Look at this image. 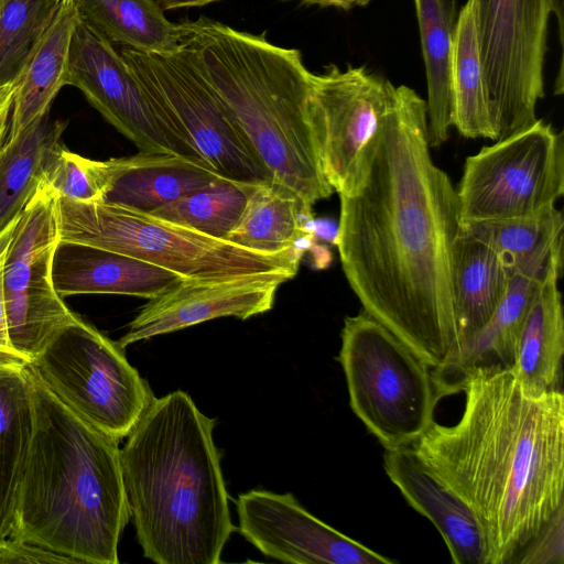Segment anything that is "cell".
<instances>
[{
	"mask_svg": "<svg viewBox=\"0 0 564 564\" xmlns=\"http://www.w3.org/2000/svg\"><path fill=\"white\" fill-rule=\"evenodd\" d=\"M430 148L426 101L395 86L339 193L335 245L364 310L443 377L462 350L451 265L463 223L456 188Z\"/></svg>",
	"mask_w": 564,
	"mask_h": 564,
	"instance_id": "cell-1",
	"label": "cell"
},
{
	"mask_svg": "<svg viewBox=\"0 0 564 564\" xmlns=\"http://www.w3.org/2000/svg\"><path fill=\"white\" fill-rule=\"evenodd\" d=\"M459 376L460 419L434 422L413 447L475 512L488 564L512 563L564 507V395L528 393L511 367Z\"/></svg>",
	"mask_w": 564,
	"mask_h": 564,
	"instance_id": "cell-2",
	"label": "cell"
},
{
	"mask_svg": "<svg viewBox=\"0 0 564 564\" xmlns=\"http://www.w3.org/2000/svg\"><path fill=\"white\" fill-rule=\"evenodd\" d=\"M215 425L175 390L152 398L120 449L138 542L158 564H218L236 530Z\"/></svg>",
	"mask_w": 564,
	"mask_h": 564,
	"instance_id": "cell-3",
	"label": "cell"
},
{
	"mask_svg": "<svg viewBox=\"0 0 564 564\" xmlns=\"http://www.w3.org/2000/svg\"><path fill=\"white\" fill-rule=\"evenodd\" d=\"M33 423L9 536L84 564H117L131 518L118 441L29 369Z\"/></svg>",
	"mask_w": 564,
	"mask_h": 564,
	"instance_id": "cell-4",
	"label": "cell"
},
{
	"mask_svg": "<svg viewBox=\"0 0 564 564\" xmlns=\"http://www.w3.org/2000/svg\"><path fill=\"white\" fill-rule=\"evenodd\" d=\"M181 46L251 143L270 180L310 208L334 189L310 120L313 73L299 50L200 17L178 23Z\"/></svg>",
	"mask_w": 564,
	"mask_h": 564,
	"instance_id": "cell-5",
	"label": "cell"
},
{
	"mask_svg": "<svg viewBox=\"0 0 564 564\" xmlns=\"http://www.w3.org/2000/svg\"><path fill=\"white\" fill-rule=\"evenodd\" d=\"M61 241L115 251L166 269L182 279L252 274L294 278L303 256L299 246L263 253L213 238L151 213L104 202L58 195Z\"/></svg>",
	"mask_w": 564,
	"mask_h": 564,
	"instance_id": "cell-6",
	"label": "cell"
},
{
	"mask_svg": "<svg viewBox=\"0 0 564 564\" xmlns=\"http://www.w3.org/2000/svg\"><path fill=\"white\" fill-rule=\"evenodd\" d=\"M340 337L337 359L354 413L386 449L415 444L435 422L447 384L365 310L345 318Z\"/></svg>",
	"mask_w": 564,
	"mask_h": 564,
	"instance_id": "cell-7",
	"label": "cell"
},
{
	"mask_svg": "<svg viewBox=\"0 0 564 564\" xmlns=\"http://www.w3.org/2000/svg\"><path fill=\"white\" fill-rule=\"evenodd\" d=\"M152 109L188 154L221 177L270 180L229 109L184 47L170 54L120 51Z\"/></svg>",
	"mask_w": 564,
	"mask_h": 564,
	"instance_id": "cell-8",
	"label": "cell"
},
{
	"mask_svg": "<svg viewBox=\"0 0 564 564\" xmlns=\"http://www.w3.org/2000/svg\"><path fill=\"white\" fill-rule=\"evenodd\" d=\"M28 367L66 406L118 442L153 398L118 341L79 316L62 327Z\"/></svg>",
	"mask_w": 564,
	"mask_h": 564,
	"instance_id": "cell-9",
	"label": "cell"
},
{
	"mask_svg": "<svg viewBox=\"0 0 564 564\" xmlns=\"http://www.w3.org/2000/svg\"><path fill=\"white\" fill-rule=\"evenodd\" d=\"M494 140L532 126L544 97L552 13L563 35V0H471Z\"/></svg>",
	"mask_w": 564,
	"mask_h": 564,
	"instance_id": "cell-10",
	"label": "cell"
},
{
	"mask_svg": "<svg viewBox=\"0 0 564 564\" xmlns=\"http://www.w3.org/2000/svg\"><path fill=\"white\" fill-rule=\"evenodd\" d=\"M462 223L523 217L564 194L563 133L536 120L466 159L456 189Z\"/></svg>",
	"mask_w": 564,
	"mask_h": 564,
	"instance_id": "cell-11",
	"label": "cell"
},
{
	"mask_svg": "<svg viewBox=\"0 0 564 564\" xmlns=\"http://www.w3.org/2000/svg\"><path fill=\"white\" fill-rule=\"evenodd\" d=\"M59 241L58 193L43 178L19 215L2 269L10 340L26 366L77 317L53 282Z\"/></svg>",
	"mask_w": 564,
	"mask_h": 564,
	"instance_id": "cell-12",
	"label": "cell"
},
{
	"mask_svg": "<svg viewBox=\"0 0 564 564\" xmlns=\"http://www.w3.org/2000/svg\"><path fill=\"white\" fill-rule=\"evenodd\" d=\"M395 86L365 66L335 64L312 76L310 120L323 174L338 194L389 109Z\"/></svg>",
	"mask_w": 564,
	"mask_h": 564,
	"instance_id": "cell-13",
	"label": "cell"
},
{
	"mask_svg": "<svg viewBox=\"0 0 564 564\" xmlns=\"http://www.w3.org/2000/svg\"><path fill=\"white\" fill-rule=\"evenodd\" d=\"M67 86L79 89L140 152L192 158L160 121L121 53L82 19L70 42Z\"/></svg>",
	"mask_w": 564,
	"mask_h": 564,
	"instance_id": "cell-14",
	"label": "cell"
},
{
	"mask_svg": "<svg viewBox=\"0 0 564 564\" xmlns=\"http://www.w3.org/2000/svg\"><path fill=\"white\" fill-rule=\"evenodd\" d=\"M238 531L267 557L292 564H393L314 517L290 494L252 489L236 500Z\"/></svg>",
	"mask_w": 564,
	"mask_h": 564,
	"instance_id": "cell-15",
	"label": "cell"
},
{
	"mask_svg": "<svg viewBox=\"0 0 564 564\" xmlns=\"http://www.w3.org/2000/svg\"><path fill=\"white\" fill-rule=\"evenodd\" d=\"M288 274H252L212 279H181L149 299L118 340L127 346L218 317L247 319L272 308Z\"/></svg>",
	"mask_w": 564,
	"mask_h": 564,
	"instance_id": "cell-16",
	"label": "cell"
},
{
	"mask_svg": "<svg viewBox=\"0 0 564 564\" xmlns=\"http://www.w3.org/2000/svg\"><path fill=\"white\" fill-rule=\"evenodd\" d=\"M383 466L408 503L437 529L453 563L488 564L487 539L475 512L413 445L386 449Z\"/></svg>",
	"mask_w": 564,
	"mask_h": 564,
	"instance_id": "cell-17",
	"label": "cell"
},
{
	"mask_svg": "<svg viewBox=\"0 0 564 564\" xmlns=\"http://www.w3.org/2000/svg\"><path fill=\"white\" fill-rule=\"evenodd\" d=\"M182 278L130 256L82 243L59 241L53 282L61 297L120 294L152 299Z\"/></svg>",
	"mask_w": 564,
	"mask_h": 564,
	"instance_id": "cell-18",
	"label": "cell"
},
{
	"mask_svg": "<svg viewBox=\"0 0 564 564\" xmlns=\"http://www.w3.org/2000/svg\"><path fill=\"white\" fill-rule=\"evenodd\" d=\"M100 202L151 213L219 177L204 163L173 153H148L105 161Z\"/></svg>",
	"mask_w": 564,
	"mask_h": 564,
	"instance_id": "cell-19",
	"label": "cell"
},
{
	"mask_svg": "<svg viewBox=\"0 0 564 564\" xmlns=\"http://www.w3.org/2000/svg\"><path fill=\"white\" fill-rule=\"evenodd\" d=\"M79 15L74 3H61L33 46L15 83L6 140L13 139L50 113L53 100L67 86L69 50Z\"/></svg>",
	"mask_w": 564,
	"mask_h": 564,
	"instance_id": "cell-20",
	"label": "cell"
},
{
	"mask_svg": "<svg viewBox=\"0 0 564 564\" xmlns=\"http://www.w3.org/2000/svg\"><path fill=\"white\" fill-rule=\"evenodd\" d=\"M511 276L500 256L462 227L451 265L453 306L462 349L491 319Z\"/></svg>",
	"mask_w": 564,
	"mask_h": 564,
	"instance_id": "cell-21",
	"label": "cell"
},
{
	"mask_svg": "<svg viewBox=\"0 0 564 564\" xmlns=\"http://www.w3.org/2000/svg\"><path fill=\"white\" fill-rule=\"evenodd\" d=\"M463 227L490 246L511 274L541 281L561 274L564 218L555 206L523 217L463 223Z\"/></svg>",
	"mask_w": 564,
	"mask_h": 564,
	"instance_id": "cell-22",
	"label": "cell"
},
{
	"mask_svg": "<svg viewBox=\"0 0 564 564\" xmlns=\"http://www.w3.org/2000/svg\"><path fill=\"white\" fill-rule=\"evenodd\" d=\"M560 273L540 285L525 316L511 366L530 394L562 391L564 317Z\"/></svg>",
	"mask_w": 564,
	"mask_h": 564,
	"instance_id": "cell-23",
	"label": "cell"
},
{
	"mask_svg": "<svg viewBox=\"0 0 564 564\" xmlns=\"http://www.w3.org/2000/svg\"><path fill=\"white\" fill-rule=\"evenodd\" d=\"M242 183L246 203L226 240L257 252L279 253L311 236L305 221L312 208L273 180Z\"/></svg>",
	"mask_w": 564,
	"mask_h": 564,
	"instance_id": "cell-24",
	"label": "cell"
},
{
	"mask_svg": "<svg viewBox=\"0 0 564 564\" xmlns=\"http://www.w3.org/2000/svg\"><path fill=\"white\" fill-rule=\"evenodd\" d=\"M427 84V139L440 147L453 126L452 64L455 0H414Z\"/></svg>",
	"mask_w": 564,
	"mask_h": 564,
	"instance_id": "cell-25",
	"label": "cell"
},
{
	"mask_svg": "<svg viewBox=\"0 0 564 564\" xmlns=\"http://www.w3.org/2000/svg\"><path fill=\"white\" fill-rule=\"evenodd\" d=\"M32 423L28 367L0 366V540L11 531Z\"/></svg>",
	"mask_w": 564,
	"mask_h": 564,
	"instance_id": "cell-26",
	"label": "cell"
},
{
	"mask_svg": "<svg viewBox=\"0 0 564 564\" xmlns=\"http://www.w3.org/2000/svg\"><path fill=\"white\" fill-rule=\"evenodd\" d=\"M67 121L48 115L0 149V231L18 217L44 177L47 163L63 143Z\"/></svg>",
	"mask_w": 564,
	"mask_h": 564,
	"instance_id": "cell-27",
	"label": "cell"
},
{
	"mask_svg": "<svg viewBox=\"0 0 564 564\" xmlns=\"http://www.w3.org/2000/svg\"><path fill=\"white\" fill-rule=\"evenodd\" d=\"M79 18L110 42L139 52L170 54L181 47L178 24L155 0H73Z\"/></svg>",
	"mask_w": 564,
	"mask_h": 564,
	"instance_id": "cell-28",
	"label": "cell"
},
{
	"mask_svg": "<svg viewBox=\"0 0 564 564\" xmlns=\"http://www.w3.org/2000/svg\"><path fill=\"white\" fill-rule=\"evenodd\" d=\"M456 18L452 64L453 126L466 138L494 140L471 0H467Z\"/></svg>",
	"mask_w": 564,
	"mask_h": 564,
	"instance_id": "cell-29",
	"label": "cell"
},
{
	"mask_svg": "<svg viewBox=\"0 0 564 564\" xmlns=\"http://www.w3.org/2000/svg\"><path fill=\"white\" fill-rule=\"evenodd\" d=\"M543 281L512 274L506 295L487 325L469 339L447 375L486 365L511 367L529 307Z\"/></svg>",
	"mask_w": 564,
	"mask_h": 564,
	"instance_id": "cell-30",
	"label": "cell"
},
{
	"mask_svg": "<svg viewBox=\"0 0 564 564\" xmlns=\"http://www.w3.org/2000/svg\"><path fill=\"white\" fill-rule=\"evenodd\" d=\"M245 203L242 183L219 176L151 214L206 236L226 240L237 224Z\"/></svg>",
	"mask_w": 564,
	"mask_h": 564,
	"instance_id": "cell-31",
	"label": "cell"
},
{
	"mask_svg": "<svg viewBox=\"0 0 564 564\" xmlns=\"http://www.w3.org/2000/svg\"><path fill=\"white\" fill-rule=\"evenodd\" d=\"M59 4L56 0H0V85L14 83Z\"/></svg>",
	"mask_w": 564,
	"mask_h": 564,
	"instance_id": "cell-32",
	"label": "cell"
},
{
	"mask_svg": "<svg viewBox=\"0 0 564 564\" xmlns=\"http://www.w3.org/2000/svg\"><path fill=\"white\" fill-rule=\"evenodd\" d=\"M43 178L61 197L100 202L106 186V164L70 152L62 143L53 152Z\"/></svg>",
	"mask_w": 564,
	"mask_h": 564,
	"instance_id": "cell-33",
	"label": "cell"
},
{
	"mask_svg": "<svg viewBox=\"0 0 564 564\" xmlns=\"http://www.w3.org/2000/svg\"><path fill=\"white\" fill-rule=\"evenodd\" d=\"M563 512L560 508L555 516L520 553L518 563L563 564Z\"/></svg>",
	"mask_w": 564,
	"mask_h": 564,
	"instance_id": "cell-34",
	"label": "cell"
},
{
	"mask_svg": "<svg viewBox=\"0 0 564 564\" xmlns=\"http://www.w3.org/2000/svg\"><path fill=\"white\" fill-rule=\"evenodd\" d=\"M76 563L73 558L24 540L7 536L0 540V564Z\"/></svg>",
	"mask_w": 564,
	"mask_h": 564,
	"instance_id": "cell-35",
	"label": "cell"
},
{
	"mask_svg": "<svg viewBox=\"0 0 564 564\" xmlns=\"http://www.w3.org/2000/svg\"><path fill=\"white\" fill-rule=\"evenodd\" d=\"M18 218L19 216L0 231V366L25 368L28 366L17 354L10 340L7 307L2 290L3 263Z\"/></svg>",
	"mask_w": 564,
	"mask_h": 564,
	"instance_id": "cell-36",
	"label": "cell"
},
{
	"mask_svg": "<svg viewBox=\"0 0 564 564\" xmlns=\"http://www.w3.org/2000/svg\"><path fill=\"white\" fill-rule=\"evenodd\" d=\"M305 4H317L321 7H335L343 10H349L355 7H365L372 0H296Z\"/></svg>",
	"mask_w": 564,
	"mask_h": 564,
	"instance_id": "cell-37",
	"label": "cell"
},
{
	"mask_svg": "<svg viewBox=\"0 0 564 564\" xmlns=\"http://www.w3.org/2000/svg\"><path fill=\"white\" fill-rule=\"evenodd\" d=\"M161 9L173 10L178 8L199 7L219 0H155Z\"/></svg>",
	"mask_w": 564,
	"mask_h": 564,
	"instance_id": "cell-38",
	"label": "cell"
},
{
	"mask_svg": "<svg viewBox=\"0 0 564 564\" xmlns=\"http://www.w3.org/2000/svg\"><path fill=\"white\" fill-rule=\"evenodd\" d=\"M14 91L15 83L0 85V117L11 112Z\"/></svg>",
	"mask_w": 564,
	"mask_h": 564,
	"instance_id": "cell-39",
	"label": "cell"
},
{
	"mask_svg": "<svg viewBox=\"0 0 564 564\" xmlns=\"http://www.w3.org/2000/svg\"><path fill=\"white\" fill-rule=\"evenodd\" d=\"M10 113L11 112H8L0 117V149L4 142L7 133H8Z\"/></svg>",
	"mask_w": 564,
	"mask_h": 564,
	"instance_id": "cell-40",
	"label": "cell"
},
{
	"mask_svg": "<svg viewBox=\"0 0 564 564\" xmlns=\"http://www.w3.org/2000/svg\"><path fill=\"white\" fill-rule=\"evenodd\" d=\"M59 3H72L73 0H56Z\"/></svg>",
	"mask_w": 564,
	"mask_h": 564,
	"instance_id": "cell-41",
	"label": "cell"
}]
</instances>
